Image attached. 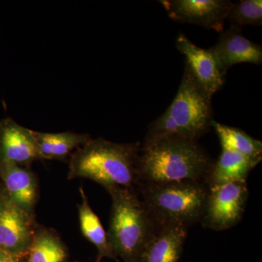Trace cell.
<instances>
[{
	"instance_id": "cell-14",
	"label": "cell",
	"mask_w": 262,
	"mask_h": 262,
	"mask_svg": "<svg viewBox=\"0 0 262 262\" xmlns=\"http://www.w3.org/2000/svg\"><path fill=\"white\" fill-rule=\"evenodd\" d=\"M262 159H254L244 155L222 149L220 158L212 163L204 179L208 187L229 183L246 182L250 172Z\"/></svg>"
},
{
	"instance_id": "cell-8",
	"label": "cell",
	"mask_w": 262,
	"mask_h": 262,
	"mask_svg": "<svg viewBox=\"0 0 262 262\" xmlns=\"http://www.w3.org/2000/svg\"><path fill=\"white\" fill-rule=\"evenodd\" d=\"M159 3L176 21L195 24L220 33L234 4L228 0H161Z\"/></svg>"
},
{
	"instance_id": "cell-21",
	"label": "cell",
	"mask_w": 262,
	"mask_h": 262,
	"mask_svg": "<svg viewBox=\"0 0 262 262\" xmlns=\"http://www.w3.org/2000/svg\"><path fill=\"white\" fill-rule=\"evenodd\" d=\"M97 262H100V261H97Z\"/></svg>"
},
{
	"instance_id": "cell-1",
	"label": "cell",
	"mask_w": 262,
	"mask_h": 262,
	"mask_svg": "<svg viewBox=\"0 0 262 262\" xmlns=\"http://www.w3.org/2000/svg\"><path fill=\"white\" fill-rule=\"evenodd\" d=\"M213 163L196 141L174 136L145 139L138 158L137 187L204 181Z\"/></svg>"
},
{
	"instance_id": "cell-11",
	"label": "cell",
	"mask_w": 262,
	"mask_h": 262,
	"mask_svg": "<svg viewBox=\"0 0 262 262\" xmlns=\"http://www.w3.org/2000/svg\"><path fill=\"white\" fill-rule=\"evenodd\" d=\"M176 46L185 56V65L198 83L210 97H213L223 87L225 77L221 72L211 52L195 46L183 34L177 37Z\"/></svg>"
},
{
	"instance_id": "cell-4",
	"label": "cell",
	"mask_w": 262,
	"mask_h": 262,
	"mask_svg": "<svg viewBox=\"0 0 262 262\" xmlns=\"http://www.w3.org/2000/svg\"><path fill=\"white\" fill-rule=\"evenodd\" d=\"M107 192L113 202L107 232L112 249L124 262H139L158 227L136 188H114Z\"/></svg>"
},
{
	"instance_id": "cell-20",
	"label": "cell",
	"mask_w": 262,
	"mask_h": 262,
	"mask_svg": "<svg viewBox=\"0 0 262 262\" xmlns=\"http://www.w3.org/2000/svg\"><path fill=\"white\" fill-rule=\"evenodd\" d=\"M22 256L0 250V262H22Z\"/></svg>"
},
{
	"instance_id": "cell-17",
	"label": "cell",
	"mask_w": 262,
	"mask_h": 262,
	"mask_svg": "<svg viewBox=\"0 0 262 262\" xmlns=\"http://www.w3.org/2000/svg\"><path fill=\"white\" fill-rule=\"evenodd\" d=\"M26 254L28 262H63L67 249L54 231L37 227Z\"/></svg>"
},
{
	"instance_id": "cell-10",
	"label": "cell",
	"mask_w": 262,
	"mask_h": 262,
	"mask_svg": "<svg viewBox=\"0 0 262 262\" xmlns=\"http://www.w3.org/2000/svg\"><path fill=\"white\" fill-rule=\"evenodd\" d=\"M32 130L8 117L0 120V164H14L29 168L39 160Z\"/></svg>"
},
{
	"instance_id": "cell-2",
	"label": "cell",
	"mask_w": 262,
	"mask_h": 262,
	"mask_svg": "<svg viewBox=\"0 0 262 262\" xmlns=\"http://www.w3.org/2000/svg\"><path fill=\"white\" fill-rule=\"evenodd\" d=\"M141 144L92 139L71 155L68 179H88L106 191L114 188H136L137 161Z\"/></svg>"
},
{
	"instance_id": "cell-19",
	"label": "cell",
	"mask_w": 262,
	"mask_h": 262,
	"mask_svg": "<svg viewBox=\"0 0 262 262\" xmlns=\"http://www.w3.org/2000/svg\"><path fill=\"white\" fill-rule=\"evenodd\" d=\"M227 19L232 25L243 27L246 25H262L261 0H241L233 4Z\"/></svg>"
},
{
	"instance_id": "cell-6",
	"label": "cell",
	"mask_w": 262,
	"mask_h": 262,
	"mask_svg": "<svg viewBox=\"0 0 262 262\" xmlns=\"http://www.w3.org/2000/svg\"><path fill=\"white\" fill-rule=\"evenodd\" d=\"M248 195L246 182L208 187L201 223L215 231L232 228L242 220Z\"/></svg>"
},
{
	"instance_id": "cell-16",
	"label": "cell",
	"mask_w": 262,
	"mask_h": 262,
	"mask_svg": "<svg viewBox=\"0 0 262 262\" xmlns=\"http://www.w3.org/2000/svg\"><path fill=\"white\" fill-rule=\"evenodd\" d=\"M80 193L82 203L78 205V213L81 232L84 237L97 248L98 261L103 257L116 259V256L108 241L107 232L103 229L97 215L90 206L83 187H80Z\"/></svg>"
},
{
	"instance_id": "cell-3",
	"label": "cell",
	"mask_w": 262,
	"mask_h": 262,
	"mask_svg": "<svg viewBox=\"0 0 262 262\" xmlns=\"http://www.w3.org/2000/svg\"><path fill=\"white\" fill-rule=\"evenodd\" d=\"M211 99L185 65L173 102L163 115L150 123L145 139L174 136L198 140L211 127Z\"/></svg>"
},
{
	"instance_id": "cell-7",
	"label": "cell",
	"mask_w": 262,
	"mask_h": 262,
	"mask_svg": "<svg viewBox=\"0 0 262 262\" xmlns=\"http://www.w3.org/2000/svg\"><path fill=\"white\" fill-rule=\"evenodd\" d=\"M37 228L35 217L15 205L0 183V250L24 256Z\"/></svg>"
},
{
	"instance_id": "cell-5",
	"label": "cell",
	"mask_w": 262,
	"mask_h": 262,
	"mask_svg": "<svg viewBox=\"0 0 262 262\" xmlns=\"http://www.w3.org/2000/svg\"><path fill=\"white\" fill-rule=\"evenodd\" d=\"M136 189L157 227L180 225L188 229L201 222L208 192L204 181L146 184Z\"/></svg>"
},
{
	"instance_id": "cell-12",
	"label": "cell",
	"mask_w": 262,
	"mask_h": 262,
	"mask_svg": "<svg viewBox=\"0 0 262 262\" xmlns=\"http://www.w3.org/2000/svg\"><path fill=\"white\" fill-rule=\"evenodd\" d=\"M0 183L15 205L34 216L38 184L30 168L14 164H0Z\"/></svg>"
},
{
	"instance_id": "cell-9",
	"label": "cell",
	"mask_w": 262,
	"mask_h": 262,
	"mask_svg": "<svg viewBox=\"0 0 262 262\" xmlns=\"http://www.w3.org/2000/svg\"><path fill=\"white\" fill-rule=\"evenodd\" d=\"M223 76L232 66L241 63H262V46L244 37L241 27L232 25L221 32L218 42L210 48Z\"/></svg>"
},
{
	"instance_id": "cell-15",
	"label": "cell",
	"mask_w": 262,
	"mask_h": 262,
	"mask_svg": "<svg viewBox=\"0 0 262 262\" xmlns=\"http://www.w3.org/2000/svg\"><path fill=\"white\" fill-rule=\"evenodd\" d=\"M40 160H66L91 140L88 134L74 132L49 134L32 130Z\"/></svg>"
},
{
	"instance_id": "cell-18",
	"label": "cell",
	"mask_w": 262,
	"mask_h": 262,
	"mask_svg": "<svg viewBox=\"0 0 262 262\" xmlns=\"http://www.w3.org/2000/svg\"><path fill=\"white\" fill-rule=\"evenodd\" d=\"M213 127L222 149L230 150L254 159H262V142L253 139L244 130L237 127L227 126L213 120Z\"/></svg>"
},
{
	"instance_id": "cell-13",
	"label": "cell",
	"mask_w": 262,
	"mask_h": 262,
	"mask_svg": "<svg viewBox=\"0 0 262 262\" xmlns=\"http://www.w3.org/2000/svg\"><path fill=\"white\" fill-rule=\"evenodd\" d=\"M187 229L180 225L158 227L143 250L139 262H179Z\"/></svg>"
}]
</instances>
